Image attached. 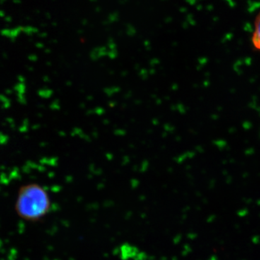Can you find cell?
<instances>
[{"label":"cell","instance_id":"1","mask_svg":"<svg viewBox=\"0 0 260 260\" xmlns=\"http://www.w3.org/2000/svg\"><path fill=\"white\" fill-rule=\"evenodd\" d=\"M50 209V198L42 186L29 184L19 189L15 210L23 220L37 221L44 218Z\"/></svg>","mask_w":260,"mask_h":260},{"label":"cell","instance_id":"2","mask_svg":"<svg viewBox=\"0 0 260 260\" xmlns=\"http://www.w3.org/2000/svg\"><path fill=\"white\" fill-rule=\"evenodd\" d=\"M251 43L256 50L260 51V10L254 22V30L251 36Z\"/></svg>","mask_w":260,"mask_h":260}]
</instances>
